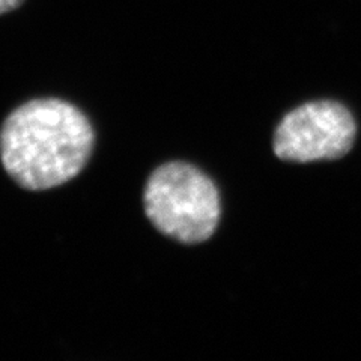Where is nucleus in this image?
<instances>
[{
    "label": "nucleus",
    "instance_id": "obj_1",
    "mask_svg": "<svg viewBox=\"0 0 361 361\" xmlns=\"http://www.w3.org/2000/svg\"><path fill=\"white\" fill-rule=\"evenodd\" d=\"M94 140L92 126L77 107L62 99H33L5 119L0 157L20 187L42 191L80 173Z\"/></svg>",
    "mask_w": 361,
    "mask_h": 361
},
{
    "label": "nucleus",
    "instance_id": "obj_2",
    "mask_svg": "<svg viewBox=\"0 0 361 361\" xmlns=\"http://www.w3.org/2000/svg\"><path fill=\"white\" fill-rule=\"evenodd\" d=\"M145 211L155 228L183 244H200L216 232L221 205L217 187L187 163H167L149 176Z\"/></svg>",
    "mask_w": 361,
    "mask_h": 361
},
{
    "label": "nucleus",
    "instance_id": "obj_3",
    "mask_svg": "<svg viewBox=\"0 0 361 361\" xmlns=\"http://www.w3.org/2000/svg\"><path fill=\"white\" fill-rule=\"evenodd\" d=\"M357 126L336 101H314L289 111L274 135V152L285 161L336 160L351 151Z\"/></svg>",
    "mask_w": 361,
    "mask_h": 361
},
{
    "label": "nucleus",
    "instance_id": "obj_4",
    "mask_svg": "<svg viewBox=\"0 0 361 361\" xmlns=\"http://www.w3.org/2000/svg\"><path fill=\"white\" fill-rule=\"evenodd\" d=\"M25 0H0V16L8 14L11 11H16L23 5Z\"/></svg>",
    "mask_w": 361,
    "mask_h": 361
}]
</instances>
